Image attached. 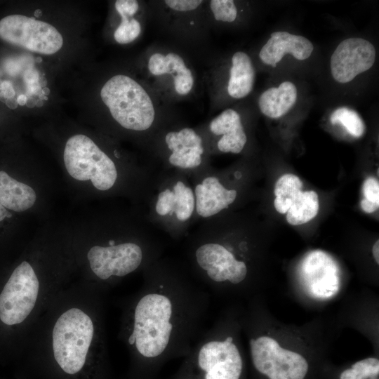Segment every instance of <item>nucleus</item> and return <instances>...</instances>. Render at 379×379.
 <instances>
[{
	"instance_id": "obj_22",
	"label": "nucleus",
	"mask_w": 379,
	"mask_h": 379,
	"mask_svg": "<svg viewBox=\"0 0 379 379\" xmlns=\"http://www.w3.org/2000/svg\"><path fill=\"white\" fill-rule=\"evenodd\" d=\"M302 182L294 174L286 173L276 182L274 193L275 197L293 199L298 192L302 190Z\"/></svg>"
},
{
	"instance_id": "obj_7",
	"label": "nucleus",
	"mask_w": 379,
	"mask_h": 379,
	"mask_svg": "<svg viewBox=\"0 0 379 379\" xmlns=\"http://www.w3.org/2000/svg\"><path fill=\"white\" fill-rule=\"evenodd\" d=\"M149 23L171 44L190 56L208 58L211 30L206 0H152L147 1Z\"/></svg>"
},
{
	"instance_id": "obj_5",
	"label": "nucleus",
	"mask_w": 379,
	"mask_h": 379,
	"mask_svg": "<svg viewBox=\"0 0 379 379\" xmlns=\"http://www.w3.org/2000/svg\"><path fill=\"white\" fill-rule=\"evenodd\" d=\"M136 70L154 93L171 105L192 98L198 89L199 77L191 56L166 41L149 46L138 60Z\"/></svg>"
},
{
	"instance_id": "obj_4",
	"label": "nucleus",
	"mask_w": 379,
	"mask_h": 379,
	"mask_svg": "<svg viewBox=\"0 0 379 379\" xmlns=\"http://www.w3.org/2000/svg\"><path fill=\"white\" fill-rule=\"evenodd\" d=\"M144 216L126 219L119 231L86 248L81 281L100 290L102 284L124 277L145 264L158 245L156 230Z\"/></svg>"
},
{
	"instance_id": "obj_17",
	"label": "nucleus",
	"mask_w": 379,
	"mask_h": 379,
	"mask_svg": "<svg viewBox=\"0 0 379 379\" xmlns=\"http://www.w3.org/2000/svg\"><path fill=\"white\" fill-rule=\"evenodd\" d=\"M298 91L293 83L285 81L277 87L263 91L258 98V107L265 117L279 118L286 114L295 105Z\"/></svg>"
},
{
	"instance_id": "obj_12",
	"label": "nucleus",
	"mask_w": 379,
	"mask_h": 379,
	"mask_svg": "<svg viewBox=\"0 0 379 379\" xmlns=\"http://www.w3.org/2000/svg\"><path fill=\"white\" fill-rule=\"evenodd\" d=\"M196 127L211 157L216 153L240 154L248 142L241 114L234 108H226Z\"/></svg>"
},
{
	"instance_id": "obj_16",
	"label": "nucleus",
	"mask_w": 379,
	"mask_h": 379,
	"mask_svg": "<svg viewBox=\"0 0 379 379\" xmlns=\"http://www.w3.org/2000/svg\"><path fill=\"white\" fill-rule=\"evenodd\" d=\"M313 50L312 43L305 36L277 31L271 34L260 50L258 56L264 64L274 67L286 54L304 60L309 58Z\"/></svg>"
},
{
	"instance_id": "obj_18",
	"label": "nucleus",
	"mask_w": 379,
	"mask_h": 379,
	"mask_svg": "<svg viewBox=\"0 0 379 379\" xmlns=\"http://www.w3.org/2000/svg\"><path fill=\"white\" fill-rule=\"evenodd\" d=\"M36 200V194L32 187L0 171V204L6 209L25 211L34 206Z\"/></svg>"
},
{
	"instance_id": "obj_10",
	"label": "nucleus",
	"mask_w": 379,
	"mask_h": 379,
	"mask_svg": "<svg viewBox=\"0 0 379 379\" xmlns=\"http://www.w3.org/2000/svg\"><path fill=\"white\" fill-rule=\"evenodd\" d=\"M212 64L202 78L210 100V110L219 108L225 98L241 100L253 91L255 69L250 55L242 51H235L226 64Z\"/></svg>"
},
{
	"instance_id": "obj_9",
	"label": "nucleus",
	"mask_w": 379,
	"mask_h": 379,
	"mask_svg": "<svg viewBox=\"0 0 379 379\" xmlns=\"http://www.w3.org/2000/svg\"><path fill=\"white\" fill-rule=\"evenodd\" d=\"M147 154L159 169L177 170L190 176L211 163V156L199 131L184 121L160 131Z\"/></svg>"
},
{
	"instance_id": "obj_25",
	"label": "nucleus",
	"mask_w": 379,
	"mask_h": 379,
	"mask_svg": "<svg viewBox=\"0 0 379 379\" xmlns=\"http://www.w3.org/2000/svg\"><path fill=\"white\" fill-rule=\"evenodd\" d=\"M361 209L367 213H371L378 209L379 204L370 201L366 199H364L360 202Z\"/></svg>"
},
{
	"instance_id": "obj_1",
	"label": "nucleus",
	"mask_w": 379,
	"mask_h": 379,
	"mask_svg": "<svg viewBox=\"0 0 379 379\" xmlns=\"http://www.w3.org/2000/svg\"><path fill=\"white\" fill-rule=\"evenodd\" d=\"M100 290L69 284L32 328L19 362L35 379H107Z\"/></svg>"
},
{
	"instance_id": "obj_13",
	"label": "nucleus",
	"mask_w": 379,
	"mask_h": 379,
	"mask_svg": "<svg viewBox=\"0 0 379 379\" xmlns=\"http://www.w3.org/2000/svg\"><path fill=\"white\" fill-rule=\"evenodd\" d=\"M197 364L202 379H241L244 370L241 354L232 337L205 343L199 351Z\"/></svg>"
},
{
	"instance_id": "obj_20",
	"label": "nucleus",
	"mask_w": 379,
	"mask_h": 379,
	"mask_svg": "<svg viewBox=\"0 0 379 379\" xmlns=\"http://www.w3.org/2000/svg\"><path fill=\"white\" fill-rule=\"evenodd\" d=\"M332 124H340L352 136L359 138L366 131V125L360 115L354 109L342 107L335 109L330 116Z\"/></svg>"
},
{
	"instance_id": "obj_11",
	"label": "nucleus",
	"mask_w": 379,
	"mask_h": 379,
	"mask_svg": "<svg viewBox=\"0 0 379 379\" xmlns=\"http://www.w3.org/2000/svg\"><path fill=\"white\" fill-rule=\"evenodd\" d=\"M0 38L29 51L44 55L57 53L63 46V37L51 24L21 14L0 20Z\"/></svg>"
},
{
	"instance_id": "obj_27",
	"label": "nucleus",
	"mask_w": 379,
	"mask_h": 379,
	"mask_svg": "<svg viewBox=\"0 0 379 379\" xmlns=\"http://www.w3.org/2000/svg\"><path fill=\"white\" fill-rule=\"evenodd\" d=\"M8 215V210L0 204V222L3 221Z\"/></svg>"
},
{
	"instance_id": "obj_6",
	"label": "nucleus",
	"mask_w": 379,
	"mask_h": 379,
	"mask_svg": "<svg viewBox=\"0 0 379 379\" xmlns=\"http://www.w3.org/2000/svg\"><path fill=\"white\" fill-rule=\"evenodd\" d=\"M145 205L147 222L173 239L186 236L196 224L193 187L182 171L159 169Z\"/></svg>"
},
{
	"instance_id": "obj_2",
	"label": "nucleus",
	"mask_w": 379,
	"mask_h": 379,
	"mask_svg": "<svg viewBox=\"0 0 379 379\" xmlns=\"http://www.w3.org/2000/svg\"><path fill=\"white\" fill-rule=\"evenodd\" d=\"M23 258L0 276V362L20 361L29 335L56 295L69 283L59 258Z\"/></svg>"
},
{
	"instance_id": "obj_19",
	"label": "nucleus",
	"mask_w": 379,
	"mask_h": 379,
	"mask_svg": "<svg viewBox=\"0 0 379 379\" xmlns=\"http://www.w3.org/2000/svg\"><path fill=\"white\" fill-rule=\"evenodd\" d=\"M319 209V197L314 190L298 192L286 213V220L291 225H300L312 220Z\"/></svg>"
},
{
	"instance_id": "obj_15",
	"label": "nucleus",
	"mask_w": 379,
	"mask_h": 379,
	"mask_svg": "<svg viewBox=\"0 0 379 379\" xmlns=\"http://www.w3.org/2000/svg\"><path fill=\"white\" fill-rule=\"evenodd\" d=\"M118 23L112 32L116 43L125 45L134 42L142 34L149 22L147 2L138 0H116L114 2Z\"/></svg>"
},
{
	"instance_id": "obj_26",
	"label": "nucleus",
	"mask_w": 379,
	"mask_h": 379,
	"mask_svg": "<svg viewBox=\"0 0 379 379\" xmlns=\"http://www.w3.org/2000/svg\"><path fill=\"white\" fill-rule=\"evenodd\" d=\"M372 253L374 258L375 261L378 265L379 264V240H377L372 248Z\"/></svg>"
},
{
	"instance_id": "obj_21",
	"label": "nucleus",
	"mask_w": 379,
	"mask_h": 379,
	"mask_svg": "<svg viewBox=\"0 0 379 379\" xmlns=\"http://www.w3.org/2000/svg\"><path fill=\"white\" fill-rule=\"evenodd\" d=\"M379 359L368 357L359 360L343 370L338 379H378Z\"/></svg>"
},
{
	"instance_id": "obj_14",
	"label": "nucleus",
	"mask_w": 379,
	"mask_h": 379,
	"mask_svg": "<svg viewBox=\"0 0 379 379\" xmlns=\"http://www.w3.org/2000/svg\"><path fill=\"white\" fill-rule=\"evenodd\" d=\"M376 57L374 46L368 40L350 37L342 41L331 56V73L340 84L352 81L372 67Z\"/></svg>"
},
{
	"instance_id": "obj_3",
	"label": "nucleus",
	"mask_w": 379,
	"mask_h": 379,
	"mask_svg": "<svg viewBox=\"0 0 379 379\" xmlns=\"http://www.w3.org/2000/svg\"><path fill=\"white\" fill-rule=\"evenodd\" d=\"M99 97L113 128L133 138L146 153L160 131L183 121L173 105L161 100L137 71L109 75Z\"/></svg>"
},
{
	"instance_id": "obj_23",
	"label": "nucleus",
	"mask_w": 379,
	"mask_h": 379,
	"mask_svg": "<svg viewBox=\"0 0 379 379\" xmlns=\"http://www.w3.org/2000/svg\"><path fill=\"white\" fill-rule=\"evenodd\" d=\"M363 193L365 199L379 204V182L375 178H366L363 184Z\"/></svg>"
},
{
	"instance_id": "obj_8",
	"label": "nucleus",
	"mask_w": 379,
	"mask_h": 379,
	"mask_svg": "<svg viewBox=\"0 0 379 379\" xmlns=\"http://www.w3.org/2000/svg\"><path fill=\"white\" fill-rule=\"evenodd\" d=\"M171 300L159 293H148L135 305L126 336L127 343L141 357L152 359L166 350L172 333Z\"/></svg>"
},
{
	"instance_id": "obj_24",
	"label": "nucleus",
	"mask_w": 379,
	"mask_h": 379,
	"mask_svg": "<svg viewBox=\"0 0 379 379\" xmlns=\"http://www.w3.org/2000/svg\"><path fill=\"white\" fill-rule=\"evenodd\" d=\"M293 204L292 199L289 198H282L275 197L274 199V206L276 211L281 214L286 213Z\"/></svg>"
}]
</instances>
